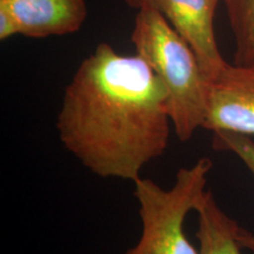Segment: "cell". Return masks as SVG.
I'll return each mask as SVG.
<instances>
[{"instance_id":"5b68a950","label":"cell","mask_w":254,"mask_h":254,"mask_svg":"<svg viewBox=\"0 0 254 254\" xmlns=\"http://www.w3.org/2000/svg\"><path fill=\"white\" fill-rule=\"evenodd\" d=\"M204 128L254 135V65L227 63L209 80Z\"/></svg>"},{"instance_id":"8992f818","label":"cell","mask_w":254,"mask_h":254,"mask_svg":"<svg viewBox=\"0 0 254 254\" xmlns=\"http://www.w3.org/2000/svg\"><path fill=\"white\" fill-rule=\"evenodd\" d=\"M0 8L13 18L18 34L33 39L75 33L88 13L85 0H0Z\"/></svg>"},{"instance_id":"277c9868","label":"cell","mask_w":254,"mask_h":254,"mask_svg":"<svg viewBox=\"0 0 254 254\" xmlns=\"http://www.w3.org/2000/svg\"><path fill=\"white\" fill-rule=\"evenodd\" d=\"M221 0H125L136 11L151 7L159 12L185 39L211 80L227 62L222 58L214 31V17Z\"/></svg>"},{"instance_id":"52a82bcc","label":"cell","mask_w":254,"mask_h":254,"mask_svg":"<svg viewBox=\"0 0 254 254\" xmlns=\"http://www.w3.org/2000/svg\"><path fill=\"white\" fill-rule=\"evenodd\" d=\"M195 212L200 254H243V247L238 241L240 226L219 207L211 190Z\"/></svg>"},{"instance_id":"6da1fadb","label":"cell","mask_w":254,"mask_h":254,"mask_svg":"<svg viewBox=\"0 0 254 254\" xmlns=\"http://www.w3.org/2000/svg\"><path fill=\"white\" fill-rule=\"evenodd\" d=\"M173 128L163 81L138 55L100 43L66 86L60 141L91 173L134 183L167 150Z\"/></svg>"},{"instance_id":"ba28073f","label":"cell","mask_w":254,"mask_h":254,"mask_svg":"<svg viewBox=\"0 0 254 254\" xmlns=\"http://www.w3.org/2000/svg\"><path fill=\"white\" fill-rule=\"evenodd\" d=\"M236 40L234 64L254 65V0H221Z\"/></svg>"},{"instance_id":"7a4b0ae2","label":"cell","mask_w":254,"mask_h":254,"mask_svg":"<svg viewBox=\"0 0 254 254\" xmlns=\"http://www.w3.org/2000/svg\"><path fill=\"white\" fill-rule=\"evenodd\" d=\"M131 41L166 87L174 134L183 142L190 140L204 128L209 85L194 51L151 7L136 11Z\"/></svg>"},{"instance_id":"3957f363","label":"cell","mask_w":254,"mask_h":254,"mask_svg":"<svg viewBox=\"0 0 254 254\" xmlns=\"http://www.w3.org/2000/svg\"><path fill=\"white\" fill-rule=\"evenodd\" d=\"M212 167L211 159L200 158L192 166L178 171L170 189H163L150 178L136 179L133 184L141 236L135 246L123 254H200L186 236L185 220L204 201Z\"/></svg>"},{"instance_id":"9c48e42d","label":"cell","mask_w":254,"mask_h":254,"mask_svg":"<svg viewBox=\"0 0 254 254\" xmlns=\"http://www.w3.org/2000/svg\"><path fill=\"white\" fill-rule=\"evenodd\" d=\"M212 146L217 151L231 152L236 154L254 176V141L249 135L233 132H213ZM238 241L243 250L254 254V234L240 226Z\"/></svg>"},{"instance_id":"30bf717a","label":"cell","mask_w":254,"mask_h":254,"mask_svg":"<svg viewBox=\"0 0 254 254\" xmlns=\"http://www.w3.org/2000/svg\"><path fill=\"white\" fill-rule=\"evenodd\" d=\"M15 34H18V30L13 18L5 9L0 8V40H7Z\"/></svg>"}]
</instances>
